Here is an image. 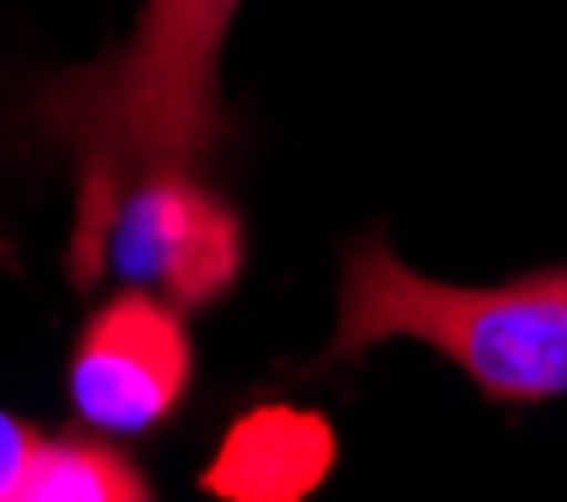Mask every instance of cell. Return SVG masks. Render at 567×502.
<instances>
[{"label":"cell","mask_w":567,"mask_h":502,"mask_svg":"<svg viewBox=\"0 0 567 502\" xmlns=\"http://www.w3.org/2000/svg\"><path fill=\"white\" fill-rule=\"evenodd\" d=\"M192 329L186 311L162 294L126 287L102 299L79 329L66 365L72 413L102 437H144L174 419V407L192 389Z\"/></svg>","instance_id":"obj_4"},{"label":"cell","mask_w":567,"mask_h":502,"mask_svg":"<svg viewBox=\"0 0 567 502\" xmlns=\"http://www.w3.org/2000/svg\"><path fill=\"white\" fill-rule=\"evenodd\" d=\"M382 341L442 354L496 407H538L567 395V264L519 281H436L412 269L382 234L341 257L329 359H364Z\"/></svg>","instance_id":"obj_2"},{"label":"cell","mask_w":567,"mask_h":502,"mask_svg":"<svg viewBox=\"0 0 567 502\" xmlns=\"http://www.w3.org/2000/svg\"><path fill=\"white\" fill-rule=\"evenodd\" d=\"M37 443H42L37 424H24L19 413H7V407H0V502H7V491L19 484V473L30 467Z\"/></svg>","instance_id":"obj_6"},{"label":"cell","mask_w":567,"mask_h":502,"mask_svg":"<svg viewBox=\"0 0 567 502\" xmlns=\"http://www.w3.org/2000/svg\"><path fill=\"white\" fill-rule=\"evenodd\" d=\"M7 502H150V484L114 443L42 437Z\"/></svg>","instance_id":"obj_5"},{"label":"cell","mask_w":567,"mask_h":502,"mask_svg":"<svg viewBox=\"0 0 567 502\" xmlns=\"http://www.w3.org/2000/svg\"><path fill=\"white\" fill-rule=\"evenodd\" d=\"M245 227L209 192L192 167H156L137 174L114 204V222L102 234V276H126L144 294H162L167 306L197 311L216 306L239 281Z\"/></svg>","instance_id":"obj_3"},{"label":"cell","mask_w":567,"mask_h":502,"mask_svg":"<svg viewBox=\"0 0 567 502\" xmlns=\"http://www.w3.org/2000/svg\"><path fill=\"white\" fill-rule=\"evenodd\" d=\"M245 0H144L132 42L42 84L37 126L72 156V281L102 276L120 192L156 167L204 174L221 150V49Z\"/></svg>","instance_id":"obj_1"}]
</instances>
